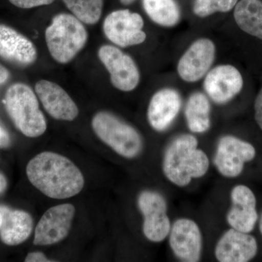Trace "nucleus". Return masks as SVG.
I'll list each match as a JSON object with an SVG mask.
<instances>
[{"label":"nucleus","instance_id":"obj_1","mask_svg":"<svg viewBox=\"0 0 262 262\" xmlns=\"http://www.w3.org/2000/svg\"><path fill=\"white\" fill-rule=\"evenodd\" d=\"M29 182L45 195L64 200L77 195L84 185L83 174L70 159L52 151L39 153L29 162Z\"/></svg>","mask_w":262,"mask_h":262},{"label":"nucleus","instance_id":"obj_2","mask_svg":"<svg viewBox=\"0 0 262 262\" xmlns=\"http://www.w3.org/2000/svg\"><path fill=\"white\" fill-rule=\"evenodd\" d=\"M209 166L208 155L198 147V140L192 134H182L170 141L162 163L165 178L179 187L206 176Z\"/></svg>","mask_w":262,"mask_h":262},{"label":"nucleus","instance_id":"obj_3","mask_svg":"<svg viewBox=\"0 0 262 262\" xmlns=\"http://www.w3.org/2000/svg\"><path fill=\"white\" fill-rule=\"evenodd\" d=\"M88 32L83 23L75 15L60 13L46 30V41L50 54L58 63H69L85 46Z\"/></svg>","mask_w":262,"mask_h":262},{"label":"nucleus","instance_id":"obj_4","mask_svg":"<svg viewBox=\"0 0 262 262\" xmlns=\"http://www.w3.org/2000/svg\"><path fill=\"white\" fill-rule=\"evenodd\" d=\"M5 103L12 121L24 136L37 138L47 130V122L37 96L27 84L10 86L5 94Z\"/></svg>","mask_w":262,"mask_h":262},{"label":"nucleus","instance_id":"obj_5","mask_svg":"<svg viewBox=\"0 0 262 262\" xmlns=\"http://www.w3.org/2000/svg\"><path fill=\"white\" fill-rule=\"evenodd\" d=\"M92 128L96 135L117 155L134 159L144 148L142 138L137 130L108 112H100L93 117Z\"/></svg>","mask_w":262,"mask_h":262},{"label":"nucleus","instance_id":"obj_6","mask_svg":"<svg viewBox=\"0 0 262 262\" xmlns=\"http://www.w3.org/2000/svg\"><path fill=\"white\" fill-rule=\"evenodd\" d=\"M137 204L143 215V233L146 238L150 242H163L168 237L172 225L165 196L156 191L144 190L138 196Z\"/></svg>","mask_w":262,"mask_h":262},{"label":"nucleus","instance_id":"obj_7","mask_svg":"<svg viewBox=\"0 0 262 262\" xmlns=\"http://www.w3.org/2000/svg\"><path fill=\"white\" fill-rule=\"evenodd\" d=\"M256 149L252 144L236 136H222L217 144L213 164L217 171L225 178L239 177L246 163L254 159Z\"/></svg>","mask_w":262,"mask_h":262},{"label":"nucleus","instance_id":"obj_8","mask_svg":"<svg viewBox=\"0 0 262 262\" xmlns=\"http://www.w3.org/2000/svg\"><path fill=\"white\" fill-rule=\"evenodd\" d=\"M144 20L139 13L119 10L110 13L103 21L105 35L114 44L125 48L137 46L146 39L143 32Z\"/></svg>","mask_w":262,"mask_h":262},{"label":"nucleus","instance_id":"obj_9","mask_svg":"<svg viewBox=\"0 0 262 262\" xmlns=\"http://www.w3.org/2000/svg\"><path fill=\"white\" fill-rule=\"evenodd\" d=\"M98 56L110 73V80L115 89L129 92L137 87L140 73L130 56L115 46L105 45L98 50Z\"/></svg>","mask_w":262,"mask_h":262},{"label":"nucleus","instance_id":"obj_10","mask_svg":"<svg viewBox=\"0 0 262 262\" xmlns=\"http://www.w3.org/2000/svg\"><path fill=\"white\" fill-rule=\"evenodd\" d=\"M75 214V208L70 203L51 207L41 217L34 232L35 246H51L67 237Z\"/></svg>","mask_w":262,"mask_h":262},{"label":"nucleus","instance_id":"obj_11","mask_svg":"<svg viewBox=\"0 0 262 262\" xmlns=\"http://www.w3.org/2000/svg\"><path fill=\"white\" fill-rule=\"evenodd\" d=\"M170 249L179 261L198 262L203 252V234L194 220L180 218L171 225L168 234Z\"/></svg>","mask_w":262,"mask_h":262},{"label":"nucleus","instance_id":"obj_12","mask_svg":"<svg viewBox=\"0 0 262 262\" xmlns=\"http://www.w3.org/2000/svg\"><path fill=\"white\" fill-rule=\"evenodd\" d=\"M215 48L210 39L203 38L191 45L179 60V77L188 82H194L206 75L214 61Z\"/></svg>","mask_w":262,"mask_h":262},{"label":"nucleus","instance_id":"obj_13","mask_svg":"<svg viewBox=\"0 0 262 262\" xmlns=\"http://www.w3.org/2000/svg\"><path fill=\"white\" fill-rule=\"evenodd\" d=\"M231 207L227 214V222L231 228L250 233L258 220L256 198L253 191L244 184L232 188L230 192Z\"/></svg>","mask_w":262,"mask_h":262},{"label":"nucleus","instance_id":"obj_14","mask_svg":"<svg viewBox=\"0 0 262 262\" xmlns=\"http://www.w3.org/2000/svg\"><path fill=\"white\" fill-rule=\"evenodd\" d=\"M244 87L241 72L232 65H220L207 74L204 81L206 94L213 102L225 104L232 101Z\"/></svg>","mask_w":262,"mask_h":262},{"label":"nucleus","instance_id":"obj_15","mask_svg":"<svg viewBox=\"0 0 262 262\" xmlns=\"http://www.w3.org/2000/svg\"><path fill=\"white\" fill-rule=\"evenodd\" d=\"M258 252L256 238L249 233L233 228L226 231L217 241L214 254L220 262H247Z\"/></svg>","mask_w":262,"mask_h":262},{"label":"nucleus","instance_id":"obj_16","mask_svg":"<svg viewBox=\"0 0 262 262\" xmlns=\"http://www.w3.org/2000/svg\"><path fill=\"white\" fill-rule=\"evenodd\" d=\"M35 92L45 110L52 117L63 121H73L79 115V108L63 88L51 81L37 82Z\"/></svg>","mask_w":262,"mask_h":262},{"label":"nucleus","instance_id":"obj_17","mask_svg":"<svg viewBox=\"0 0 262 262\" xmlns=\"http://www.w3.org/2000/svg\"><path fill=\"white\" fill-rule=\"evenodd\" d=\"M182 103V98L176 90L164 89L155 93L147 110L150 126L157 132L166 130L178 116Z\"/></svg>","mask_w":262,"mask_h":262},{"label":"nucleus","instance_id":"obj_18","mask_svg":"<svg viewBox=\"0 0 262 262\" xmlns=\"http://www.w3.org/2000/svg\"><path fill=\"white\" fill-rule=\"evenodd\" d=\"M0 56L16 64L28 66L36 61L37 52L28 38L0 24Z\"/></svg>","mask_w":262,"mask_h":262},{"label":"nucleus","instance_id":"obj_19","mask_svg":"<svg viewBox=\"0 0 262 262\" xmlns=\"http://www.w3.org/2000/svg\"><path fill=\"white\" fill-rule=\"evenodd\" d=\"M33 226V219L29 213L10 209L0 227V239L8 246L23 244L32 234Z\"/></svg>","mask_w":262,"mask_h":262},{"label":"nucleus","instance_id":"obj_20","mask_svg":"<svg viewBox=\"0 0 262 262\" xmlns=\"http://www.w3.org/2000/svg\"><path fill=\"white\" fill-rule=\"evenodd\" d=\"M188 128L194 134H203L211 127V103L202 93H194L188 98L185 110Z\"/></svg>","mask_w":262,"mask_h":262},{"label":"nucleus","instance_id":"obj_21","mask_svg":"<svg viewBox=\"0 0 262 262\" xmlns=\"http://www.w3.org/2000/svg\"><path fill=\"white\" fill-rule=\"evenodd\" d=\"M234 18L239 29L262 39V3L260 0H241L235 5Z\"/></svg>","mask_w":262,"mask_h":262},{"label":"nucleus","instance_id":"obj_22","mask_svg":"<svg viewBox=\"0 0 262 262\" xmlns=\"http://www.w3.org/2000/svg\"><path fill=\"white\" fill-rule=\"evenodd\" d=\"M146 14L155 23L173 27L180 20V9L174 0H143Z\"/></svg>","mask_w":262,"mask_h":262},{"label":"nucleus","instance_id":"obj_23","mask_svg":"<svg viewBox=\"0 0 262 262\" xmlns=\"http://www.w3.org/2000/svg\"><path fill=\"white\" fill-rule=\"evenodd\" d=\"M66 6L83 24L93 25L101 18L103 0H63Z\"/></svg>","mask_w":262,"mask_h":262},{"label":"nucleus","instance_id":"obj_24","mask_svg":"<svg viewBox=\"0 0 262 262\" xmlns=\"http://www.w3.org/2000/svg\"><path fill=\"white\" fill-rule=\"evenodd\" d=\"M238 0H195L194 14L201 18L209 16L216 12L227 13L235 6Z\"/></svg>","mask_w":262,"mask_h":262},{"label":"nucleus","instance_id":"obj_25","mask_svg":"<svg viewBox=\"0 0 262 262\" xmlns=\"http://www.w3.org/2000/svg\"><path fill=\"white\" fill-rule=\"evenodd\" d=\"M55 0H9L11 4L23 9H30L43 5H51Z\"/></svg>","mask_w":262,"mask_h":262},{"label":"nucleus","instance_id":"obj_26","mask_svg":"<svg viewBox=\"0 0 262 262\" xmlns=\"http://www.w3.org/2000/svg\"><path fill=\"white\" fill-rule=\"evenodd\" d=\"M255 120L262 130V89L258 92L254 103Z\"/></svg>","mask_w":262,"mask_h":262},{"label":"nucleus","instance_id":"obj_27","mask_svg":"<svg viewBox=\"0 0 262 262\" xmlns=\"http://www.w3.org/2000/svg\"><path fill=\"white\" fill-rule=\"evenodd\" d=\"M26 262H51L53 260L48 259L47 256L42 252L29 253L25 258Z\"/></svg>","mask_w":262,"mask_h":262},{"label":"nucleus","instance_id":"obj_28","mask_svg":"<svg viewBox=\"0 0 262 262\" xmlns=\"http://www.w3.org/2000/svg\"><path fill=\"white\" fill-rule=\"evenodd\" d=\"M10 144V137L6 130L0 126V147H7Z\"/></svg>","mask_w":262,"mask_h":262},{"label":"nucleus","instance_id":"obj_29","mask_svg":"<svg viewBox=\"0 0 262 262\" xmlns=\"http://www.w3.org/2000/svg\"><path fill=\"white\" fill-rule=\"evenodd\" d=\"M9 72L3 65L0 64V84H4L9 78Z\"/></svg>","mask_w":262,"mask_h":262},{"label":"nucleus","instance_id":"obj_30","mask_svg":"<svg viewBox=\"0 0 262 262\" xmlns=\"http://www.w3.org/2000/svg\"><path fill=\"white\" fill-rule=\"evenodd\" d=\"M9 211V208H8V207L5 206H2V205H0V227H1L2 224H3L5 215H6V213Z\"/></svg>","mask_w":262,"mask_h":262},{"label":"nucleus","instance_id":"obj_31","mask_svg":"<svg viewBox=\"0 0 262 262\" xmlns=\"http://www.w3.org/2000/svg\"><path fill=\"white\" fill-rule=\"evenodd\" d=\"M7 182L4 176L0 173V194L4 192L5 188H6Z\"/></svg>","mask_w":262,"mask_h":262},{"label":"nucleus","instance_id":"obj_32","mask_svg":"<svg viewBox=\"0 0 262 262\" xmlns=\"http://www.w3.org/2000/svg\"><path fill=\"white\" fill-rule=\"evenodd\" d=\"M120 3L124 5H129L134 3L136 0H120Z\"/></svg>","mask_w":262,"mask_h":262},{"label":"nucleus","instance_id":"obj_33","mask_svg":"<svg viewBox=\"0 0 262 262\" xmlns=\"http://www.w3.org/2000/svg\"><path fill=\"white\" fill-rule=\"evenodd\" d=\"M259 230L262 235V214L261 215V218H260L259 220Z\"/></svg>","mask_w":262,"mask_h":262}]
</instances>
